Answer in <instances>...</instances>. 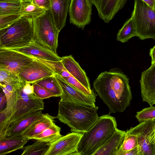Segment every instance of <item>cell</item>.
Here are the masks:
<instances>
[{
	"instance_id": "29",
	"label": "cell",
	"mask_w": 155,
	"mask_h": 155,
	"mask_svg": "<svg viewBox=\"0 0 155 155\" xmlns=\"http://www.w3.org/2000/svg\"><path fill=\"white\" fill-rule=\"evenodd\" d=\"M35 83L54 94L56 97H60L62 94L61 88L54 74Z\"/></svg>"
},
{
	"instance_id": "8",
	"label": "cell",
	"mask_w": 155,
	"mask_h": 155,
	"mask_svg": "<svg viewBox=\"0 0 155 155\" xmlns=\"http://www.w3.org/2000/svg\"><path fill=\"white\" fill-rule=\"evenodd\" d=\"M23 87L18 91L10 124L29 114L44 109L43 100L37 98L34 94H26L23 91Z\"/></svg>"
},
{
	"instance_id": "31",
	"label": "cell",
	"mask_w": 155,
	"mask_h": 155,
	"mask_svg": "<svg viewBox=\"0 0 155 155\" xmlns=\"http://www.w3.org/2000/svg\"><path fill=\"white\" fill-rule=\"evenodd\" d=\"M22 3L0 0V15L20 13Z\"/></svg>"
},
{
	"instance_id": "9",
	"label": "cell",
	"mask_w": 155,
	"mask_h": 155,
	"mask_svg": "<svg viewBox=\"0 0 155 155\" xmlns=\"http://www.w3.org/2000/svg\"><path fill=\"white\" fill-rule=\"evenodd\" d=\"M54 74L62 90L60 101L88 106H96L97 95L95 92L91 95L86 94L72 87L58 74Z\"/></svg>"
},
{
	"instance_id": "18",
	"label": "cell",
	"mask_w": 155,
	"mask_h": 155,
	"mask_svg": "<svg viewBox=\"0 0 155 155\" xmlns=\"http://www.w3.org/2000/svg\"><path fill=\"white\" fill-rule=\"evenodd\" d=\"M61 62L66 70L71 75L82 84L90 91L92 92L89 80L84 70L71 55L61 57Z\"/></svg>"
},
{
	"instance_id": "30",
	"label": "cell",
	"mask_w": 155,
	"mask_h": 155,
	"mask_svg": "<svg viewBox=\"0 0 155 155\" xmlns=\"http://www.w3.org/2000/svg\"><path fill=\"white\" fill-rule=\"evenodd\" d=\"M138 145L137 136L126 131L123 143L116 155H124L127 152L137 147Z\"/></svg>"
},
{
	"instance_id": "25",
	"label": "cell",
	"mask_w": 155,
	"mask_h": 155,
	"mask_svg": "<svg viewBox=\"0 0 155 155\" xmlns=\"http://www.w3.org/2000/svg\"><path fill=\"white\" fill-rule=\"evenodd\" d=\"M26 82L18 74L5 69H0V83L10 85L21 88Z\"/></svg>"
},
{
	"instance_id": "28",
	"label": "cell",
	"mask_w": 155,
	"mask_h": 155,
	"mask_svg": "<svg viewBox=\"0 0 155 155\" xmlns=\"http://www.w3.org/2000/svg\"><path fill=\"white\" fill-rule=\"evenodd\" d=\"M51 144L37 140L33 144L25 147L21 155H45Z\"/></svg>"
},
{
	"instance_id": "33",
	"label": "cell",
	"mask_w": 155,
	"mask_h": 155,
	"mask_svg": "<svg viewBox=\"0 0 155 155\" xmlns=\"http://www.w3.org/2000/svg\"><path fill=\"white\" fill-rule=\"evenodd\" d=\"M22 16L20 13L0 15V30L10 26Z\"/></svg>"
},
{
	"instance_id": "5",
	"label": "cell",
	"mask_w": 155,
	"mask_h": 155,
	"mask_svg": "<svg viewBox=\"0 0 155 155\" xmlns=\"http://www.w3.org/2000/svg\"><path fill=\"white\" fill-rule=\"evenodd\" d=\"M32 20V41L57 54L59 32L54 24L50 10H47Z\"/></svg>"
},
{
	"instance_id": "44",
	"label": "cell",
	"mask_w": 155,
	"mask_h": 155,
	"mask_svg": "<svg viewBox=\"0 0 155 155\" xmlns=\"http://www.w3.org/2000/svg\"><path fill=\"white\" fill-rule=\"evenodd\" d=\"M32 0H23V2H32Z\"/></svg>"
},
{
	"instance_id": "13",
	"label": "cell",
	"mask_w": 155,
	"mask_h": 155,
	"mask_svg": "<svg viewBox=\"0 0 155 155\" xmlns=\"http://www.w3.org/2000/svg\"><path fill=\"white\" fill-rule=\"evenodd\" d=\"M54 74L49 67L35 58L18 74L26 83L32 84Z\"/></svg>"
},
{
	"instance_id": "42",
	"label": "cell",
	"mask_w": 155,
	"mask_h": 155,
	"mask_svg": "<svg viewBox=\"0 0 155 155\" xmlns=\"http://www.w3.org/2000/svg\"><path fill=\"white\" fill-rule=\"evenodd\" d=\"M59 75L63 78L68 77L71 76V74L66 70V69L62 71Z\"/></svg>"
},
{
	"instance_id": "23",
	"label": "cell",
	"mask_w": 155,
	"mask_h": 155,
	"mask_svg": "<svg viewBox=\"0 0 155 155\" xmlns=\"http://www.w3.org/2000/svg\"><path fill=\"white\" fill-rule=\"evenodd\" d=\"M0 85L1 88L5 93L7 98V104L3 110L8 117H12L18 93L21 88L15 87L8 84L0 83Z\"/></svg>"
},
{
	"instance_id": "35",
	"label": "cell",
	"mask_w": 155,
	"mask_h": 155,
	"mask_svg": "<svg viewBox=\"0 0 155 155\" xmlns=\"http://www.w3.org/2000/svg\"><path fill=\"white\" fill-rule=\"evenodd\" d=\"M63 78L72 87L86 94L91 95L94 93V90L92 92L90 91L82 84L71 76L68 77Z\"/></svg>"
},
{
	"instance_id": "17",
	"label": "cell",
	"mask_w": 155,
	"mask_h": 155,
	"mask_svg": "<svg viewBox=\"0 0 155 155\" xmlns=\"http://www.w3.org/2000/svg\"><path fill=\"white\" fill-rule=\"evenodd\" d=\"M70 2L71 0H50L49 10L59 32L65 25Z\"/></svg>"
},
{
	"instance_id": "15",
	"label": "cell",
	"mask_w": 155,
	"mask_h": 155,
	"mask_svg": "<svg viewBox=\"0 0 155 155\" xmlns=\"http://www.w3.org/2000/svg\"><path fill=\"white\" fill-rule=\"evenodd\" d=\"M95 6L99 17L108 23L121 9L127 0H90Z\"/></svg>"
},
{
	"instance_id": "6",
	"label": "cell",
	"mask_w": 155,
	"mask_h": 155,
	"mask_svg": "<svg viewBox=\"0 0 155 155\" xmlns=\"http://www.w3.org/2000/svg\"><path fill=\"white\" fill-rule=\"evenodd\" d=\"M131 18L136 31V36L141 40L155 39V12L142 0H135Z\"/></svg>"
},
{
	"instance_id": "36",
	"label": "cell",
	"mask_w": 155,
	"mask_h": 155,
	"mask_svg": "<svg viewBox=\"0 0 155 155\" xmlns=\"http://www.w3.org/2000/svg\"><path fill=\"white\" fill-rule=\"evenodd\" d=\"M35 59L40 61L49 67L53 71L54 74H57L59 75L62 71L66 70L61 61H54Z\"/></svg>"
},
{
	"instance_id": "37",
	"label": "cell",
	"mask_w": 155,
	"mask_h": 155,
	"mask_svg": "<svg viewBox=\"0 0 155 155\" xmlns=\"http://www.w3.org/2000/svg\"><path fill=\"white\" fill-rule=\"evenodd\" d=\"M32 2L47 10L50 8V0H32Z\"/></svg>"
},
{
	"instance_id": "22",
	"label": "cell",
	"mask_w": 155,
	"mask_h": 155,
	"mask_svg": "<svg viewBox=\"0 0 155 155\" xmlns=\"http://www.w3.org/2000/svg\"><path fill=\"white\" fill-rule=\"evenodd\" d=\"M28 140L21 135L0 138V155H5L22 149Z\"/></svg>"
},
{
	"instance_id": "12",
	"label": "cell",
	"mask_w": 155,
	"mask_h": 155,
	"mask_svg": "<svg viewBox=\"0 0 155 155\" xmlns=\"http://www.w3.org/2000/svg\"><path fill=\"white\" fill-rule=\"evenodd\" d=\"M82 133L71 132L51 144L45 155H78L77 148Z\"/></svg>"
},
{
	"instance_id": "3",
	"label": "cell",
	"mask_w": 155,
	"mask_h": 155,
	"mask_svg": "<svg viewBox=\"0 0 155 155\" xmlns=\"http://www.w3.org/2000/svg\"><path fill=\"white\" fill-rule=\"evenodd\" d=\"M116 119L110 114L99 117L94 125L82 134L77 148L78 155H93L117 130Z\"/></svg>"
},
{
	"instance_id": "7",
	"label": "cell",
	"mask_w": 155,
	"mask_h": 155,
	"mask_svg": "<svg viewBox=\"0 0 155 155\" xmlns=\"http://www.w3.org/2000/svg\"><path fill=\"white\" fill-rule=\"evenodd\" d=\"M126 132L137 136L138 155H155V119L140 122Z\"/></svg>"
},
{
	"instance_id": "41",
	"label": "cell",
	"mask_w": 155,
	"mask_h": 155,
	"mask_svg": "<svg viewBox=\"0 0 155 155\" xmlns=\"http://www.w3.org/2000/svg\"><path fill=\"white\" fill-rule=\"evenodd\" d=\"M154 10L155 8V0H142Z\"/></svg>"
},
{
	"instance_id": "26",
	"label": "cell",
	"mask_w": 155,
	"mask_h": 155,
	"mask_svg": "<svg viewBox=\"0 0 155 155\" xmlns=\"http://www.w3.org/2000/svg\"><path fill=\"white\" fill-rule=\"evenodd\" d=\"M135 27L131 18L128 19L118 31L117 40L122 43L127 42L130 39L136 36Z\"/></svg>"
},
{
	"instance_id": "34",
	"label": "cell",
	"mask_w": 155,
	"mask_h": 155,
	"mask_svg": "<svg viewBox=\"0 0 155 155\" xmlns=\"http://www.w3.org/2000/svg\"><path fill=\"white\" fill-rule=\"evenodd\" d=\"M34 88V94L37 98L43 100L51 97H56L53 93L35 83L32 84Z\"/></svg>"
},
{
	"instance_id": "14",
	"label": "cell",
	"mask_w": 155,
	"mask_h": 155,
	"mask_svg": "<svg viewBox=\"0 0 155 155\" xmlns=\"http://www.w3.org/2000/svg\"><path fill=\"white\" fill-rule=\"evenodd\" d=\"M140 82L143 101L153 106L155 104V64L142 73Z\"/></svg>"
},
{
	"instance_id": "16",
	"label": "cell",
	"mask_w": 155,
	"mask_h": 155,
	"mask_svg": "<svg viewBox=\"0 0 155 155\" xmlns=\"http://www.w3.org/2000/svg\"><path fill=\"white\" fill-rule=\"evenodd\" d=\"M9 49L19 52L35 58L54 61L61 60V57L58 56L57 54L34 41L22 47Z\"/></svg>"
},
{
	"instance_id": "45",
	"label": "cell",
	"mask_w": 155,
	"mask_h": 155,
	"mask_svg": "<svg viewBox=\"0 0 155 155\" xmlns=\"http://www.w3.org/2000/svg\"><path fill=\"white\" fill-rule=\"evenodd\" d=\"M154 11H155V9H154Z\"/></svg>"
},
{
	"instance_id": "38",
	"label": "cell",
	"mask_w": 155,
	"mask_h": 155,
	"mask_svg": "<svg viewBox=\"0 0 155 155\" xmlns=\"http://www.w3.org/2000/svg\"><path fill=\"white\" fill-rule=\"evenodd\" d=\"M31 84L30 83H26L23 87V91L27 94H34L33 86L32 84L31 85Z\"/></svg>"
},
{
	"instance_id": "11",
	"label": "cell",
	"mask_w": 155,
	"mask_h": 155,
	"mask_svg": "<svg viewBox=\"0 0 155 155\" xmlns=\"http://www.w3.org/2000/svg\"><path fill=\"white\" fill-rule=\"evenodd\" d=\"M92 5L90 0H71L70 23L83 30L91 22Z\"/></svg>"
},
{
	"instance_id": "27",
	"label": "cell",
	"mask_w": 155,
	"mask_h": 155,
	"mask_svg": "<svg viewBox=\"0 0 155 155\" xmlns=\"http://www.w3.org/2000/svg\"><path fill=\"white\" fill-rule=\"evenodd\" d=\"M47 10L32 2H23L22 3L20 13L23 16L33 19L42 15Z\"/></svg>"
},
{
	"instance_id": "24",
	"label": "cell",
	"mask_w": 155,
	"mask_h": 155,
	"mask_svg": "<svg viewBox=\"0 0 155 155\" xmlns=\"http://www.w3.org/2000/svg\"><path fill=\"white\" fill-rule=\"evenodd\" d=\"M61 130L60 127L54 123L33 139L51 144L62 136Z\"/></svg>"
},
{
	"instance_id": "4",
	"label": "cell",
	"mask_w": 155,
	"mask_h": 155,
	"mask_svg": "<svg viewBox=\"0 0 155 155\" xmlns=\"http://www.w3.org/2000/svg\"><path fill=\"white\" fill-rule=\"evenodd\" d=\"M32 19L22 16L8 27L0 30V48L25 46L32 41Z\"/></svg>"
},
{
	"instance_id": "20",
	"label": "cell",
	"mask_w": 155,
	"mask_h": 155,
	"mask_svg": "<svg viewBox=\"0 0 155 155\" xmlns=\"http://www.w3.org/2000/svg\"><path fill=\"white\" fill-rule=\"evenodd\" d=\"M126 131L118 129L93 155H116L124 138Z\"/></svg>"
},
{
	"instance_id": "21",
	"label": "cell",
	"mask_w": 155,
	"mask_h": 155,
	"mask_svg": "<svg viewBox=\"0 0 155 155\" xmlns=\"http://www.w3.org/2000/svg\"><path fill=\"white\" fill-rule=\"evenodd\" d=\"M43 114L40 110L29 114L10 124L6 136L21 135L35 121L41 117Z\"/></svg>"
},
{
	"instance_id": "10",
	"label": "cell",
	"mask_w": 155,
	"mask_h": 155,
	"mask_svg": "<svg viewBox=\"0 0 155 155\" xmlns=\"http://www.w3.org/2000/svg\"><path fill=\"white\" fill-rule=\"evenodd\" d=\"M33 57L9 49L0 48V69L18 74L34 59Z\"/></svg>"
},
{
	"instance_id": "19",
	"label": "cell",
	"mask_w": 155,
	"mask_h": 155,
	"mask_svg": "<svg viewBox=\"0 0 155 155\" xmlns=\"http://www.w3.org/2000/svg\"><path fill=\"white\" fill-rule=\"evenodd\" d=\"M55 118L56 117L48 114H43L25 130L21 135L28 140L33 139L35 137L51 126L54 123Z\"/></svg>"
},
{
	"instance_id": "39",
	"label": "cell",
	"mask_w": 155,
	"mask_h": 155,
	"mask_svg": "<svg viewBox=\"0 0 155 155\" xmlns=\"http://www.w3.org/2000/svg\"><path fill=\"white\" fill-rule=\"evenodd\" d=\"M7 104V98L5 94L2 90L0 96V111L3 110L4 106Z\"/></svg>"
},
{
	"instance_id": "1",
	"label": "cell",
	"mask_w": 155,
	"mask_h": 155,
	"mask_svg": "<svg viewBox=\"0 0 155 155\" xmlns=\"http://www.w3.org/2000/svg\"><path fill=\"white\" fill-rule=\"evenodd\" d=\"M93 87L109 114L124 111L130 104L132 96L129 79L116 69L101 73L94 81Z\"/></svg>"
},
{
	"instance_id": "43",
	"label": "cell",
	"mask_w": 155,
	"mask_h": 155,
	"mask_svg": "<svg viewBox=\"0 0 155 155\" xmlns=\"http://www.w3.org/2000/svg\"><path fill=\"white\" fill-rule=\"evenodd\" d=\"M4 1H12V2H23V0H2Z\"/></svg>"
},
{
	"instance_id": "40",
	"label": "cell",
	"mask_w": 155,
	"mask_h": 155,
	"mask_svg": "<svg viewBox=\"0 0 155 155\" xmlns=\"http://www.w3.org/2000/svg\"><path fill=\"white\" fill-rule=\"evenodd\" d=\"M150 55L151 58V64H155V45L150 49Z\"/></svg>"
},
{
	"instance_id": "2",
	"label": "cell",
	"mask_w": 155,
	"mask_h": 155,
	"mask_svg": "<svg viewBox=\"0 0 155 155\" xmlns=\"http://www.w3.org/2000/svg\"><path fill=\"white\" fill-rule=\"evenodd\" d=\"M98 106L83 105L60 101L56 117L67 125L71 132L84 133L95 124L99 117Z\"/></svg>"
},
{
	"instance_id": "32",
	"label": "cell",
	"mask_w": 155,
	"mask_h": 155,
	"mask_svg": "<svg viewBox=\"0 0 155 155\" xmlns=\"http://www.w3.org/2000/svg\"><path fill=\"white\" fill-rule=\"evenodd\" d=\"M135 117L139 122L155 119V107L152 106L143 109L137 112Z\"/></svg>"
}]
</instances>
